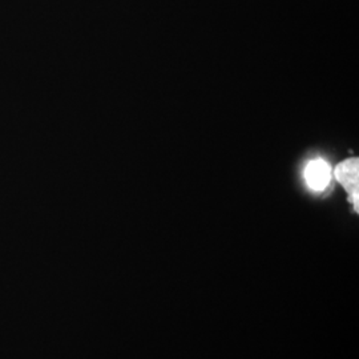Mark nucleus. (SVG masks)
<instances>
[{
    "mask_svg": "<svg viewBox=\"0 0 359 359\" xmlns=\"http://www.w3.org/2000/svg\"><path fill=\"white\" fill-rule=\"evenodd\" d=\"M305 180L311 191L322 192L330 184L332 168L322 158L311 160L305 168Z\"/></svg>",
    "mask_w": 359,
    "mask_h": 359,
    "instance_id": "obj_2",
    "label": "nucleus"
},
{
    "mask_svg": "<svg viewBox=\"0 0 359 359\" xmlns=\"http://www.w3.org/2000/svg\"><path fill=\"white\" fill-rule=\"evenodd\" d=\"M335 177L345 187L350 201L354 204L355 210L358 212L359 200V161L358 158H348L341 163L335 169Z\"/></svg>",
    "mask_w": 359,
    "mask_h": 359,
    "instance_id": "obj_1",
    "label": "nucleus"
}]
</instances>
